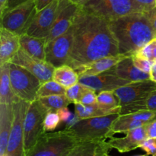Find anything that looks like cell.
Instances as JSON below:
<instances>
[{
    "mask_svg": "<svg viewBox=\"0 0 156 156\" xmlns=\"http://www.w3.org/2000/svg\"><path fill=\"white\" fill-rule=\"evenodd\" d=\"M73 47L66 65L83 64L119 53L118 43L106 20L79 9L73 25Z\"/></svg>",
    "mask_w": 156,
    "mask_h": 156,
    "instance_id": "cell-1",
    "label": "cell"
},
{
    "mask_svg": "<svg viewBox=\"0 0 156 156\" xmlns=\"http://www.w3.org/2000/svg\"><path fill=\"white\" fill-rule=\"evenodd\" d=\"M108 23L120 54L132 56L156 37L147 12H134Z\"/></svg>",
    "mask_w": 156,
    "mask_h": 156,
    "instance_id": "cell-2",
    "label": "cell"
},
{
    "mask_svg": "<svg viewBox=\"0 0 156 156\" xmlns=\"http://www.w3.org/2000/svg\"><path fill=\"white\" fill-rule=\"evenodd\" d=\"M120 114H111L101 117L78 120L66 127L79 142L106 140L113 137L111 129Z\"/></svg>",
    "mask_w": 156,
    "mask_h": 156,
    "instance_id": "cell-3",
    "label": "cell"
},
{
    "mask_svg": "<svg viewBox=\"0 0 156 156\" xmlns=\"http://www.w3.org/2000/svg\"><path fill=\"white\" fill-rule=\"evenodd\" d=\"M79 143L66 129L45 132L25 156H68Z\"/></svg>",
    "mask_w": 156,
    "mask_h": 156,
    "instance_id": "cell-4",
    "label": "cell"
},
{
    "mask_svg": "<svg viewBox=\"0 0 156 156\" xmlns=\"http://www.w3.org/2000/svg\"><path fill=\"white\" fill-rule=\"evenodd\" d=\"M81 10L111 21L134 12H142L132 0H86Z\"/></svg>",
    "mask_w": 156,
    "mask_h": 156,
    "instance_id": "cell-5",
    "label": "cell"
},
{
    "mask_svg": "<svg viewBox=\"0 0 156 156\" xmlns=\"http://www.w3.org/2000/svg\"><path fill=\"white\" fill-rule=\"evenodd\" d=\"M10 81L17 98L30 103L37 100L38 90L42 82L28 70L10 62Z\"/></svg>",
    "mask_w": 156,
    "mask_h": 156,
    "instance_id": "cell-6",
    "label": "cell"
},
{
    "mask_svg": "<svg viewBox=\"0 0 156 156\" xmlns=\"http://www.w3.org/2000/svg\"><path fill=\"white\" fill-rule=\"evenodd\" d=\"M48 111L39 100L30 102L24 122V149L27 154L45 133L44 119Z\"/></svg>",
    "mask_w": 156,
    "mask_h": 156,
    "instance_id": "cell-7",
    "label": "cell"
},
{
    "mask_svg": "<svg viewBox=\"0 0 156 156\" xmlns=\"http://www.w3.org/2000/svg\"><path fill=\"white\" fill-rule=\"evenodd\" d=\"M30 102L18 98L13 103L14 120L5 156H25L24 122Z\"/></svg>",
    "mask_w": 156,
    "mask_h": 156,
    "instance_id": "cell-8",
    "label": "cell"
},
{
    "mask_svg": "<svg viewBox=\"0 0 156 156\" xmlns=\"http://www.w3.org/2000/svg\"><path fill=\"white\" fill-rule=\"evenodd\" d=\"M36 12L34 0H28L11 10L6 11L0 16L1 27L21 36L25 34Z\"/></svg>",
    "mask_w": 156,
    "mask_h": 156,
    "instance_id": "cell-9",
    "label": "cell"
},
{
    "mask_svg": "<svg viewBox=\"0 0 156 156\" xmlns=\"http://www.w3.org/2000/svg\"><path fill=\"white\" fill-rule=\"evenodd\" d=\"M73 27L66 33L47 43L45 60L54 68L66 65L73 47Z\"/></svg>",
    "mask_w": 156,
    "mask_h": 156,
    "instance_id": "cell-10",
    "label": "cell"
},
{
    "mask_svg": "<svg viewBox=\"0 0 156 156\" xmlns=\"http://www.w3.org/2000/svg\"><path fill=\"white\" fill-rule=\"evenodd\" d=\"M59 1L54 0L44 9L37 12L25 34L34 37L47 38L58 15Z\"/></svg>",
    "mask_w": 156,
    "mask_h": 156,
    "instance_id": "cell-11",
    "label": "cell"
},
{
    "mask_svg": "<svg viewBox=\"0 0 156 156\" xmlns=\"http://www.w3.org/2000/svg\"><path fill=\"white\" fill-rule=\"evenodd\" d=\"M156 89V82L152 79L133 82L114 90L120 106L146 100Z\"/></svg>",
    "mask_w": 156,
    "mask_h": 156,
    "instance_id": "cell-12",
    "label": "cell"
},
{
    "mask_svg": "<svg viewBox=\"0 0 156 156\" xmlns=\"http://www.w3.org/2000/svg\"><path fill=\"white\" fill-rule=\"evenodd\" d=\"M11 62L26 69L41 80L42 83L53 79L55 68L46 60L33 57L20 47Z\"/></svg>",
    "mask_w": 156,
    "mask_h": 156,
    "instance_id": "cell-13",
    "label": "cell"
},
{
    "mask_svg": "<svg viewBox=\"0 0 156 156\" xmlns=\"http://www.w3.org/2000/svg\"><path fill=\"white\" fill-rule=\"evenodd\" d=\"M79 9L80 6L69 0H59V12L51 30L46 38L47 43L63 34L72 27Z\"/></svg>",
    "mask_w": 156,
    "mask_h": 156,
    "instance_id": "cell-14",
    "label": "cell"
},
{
    "mask_svg": "<svg viewBox=\"0 0 156 156\" xmlns=\"http://www.w3.org/2000/svg\"><path fill=\"white\" fill-rule=\"evenodd\" d=\"M79 83L95 91L97 94L103 91H113L130 83L129 81L120 79L111 69L94 76L79 77Z\"/></svg>",
    "mask_w": 156,
    "mask_h": 156,
    "instance_id": "cell-15",
    "label": "cell"
},
{
    "mask_svg": "<svg viewBox=\"0 0 156 156\" xmlns=\"http://www.w3.org/2000/svg\"><path fill=\"white\" fill-rule=\"evenodd\" d=\"M126 136L121 138L111 137L108 141L111 149H114L120 153L129 152L140 148L141 143L147 139L145 126L125 133Z\"/></svg>",
    "mask_w": 156,
    "mask_h": 156,
    "instance_id": "cell-16",
    "label": "cell"
},
{
    "mask_svg": "<svg viewBox=\"0 0 156 156\" xmlns=\"http://www.w3.org/2000/svg\"><path fill=\"white\" fill-rule=\"evenodd\" d=\"M126 55L118 54L117 56H107L88 63L83 64L75 69L79 77L83 76H94L106 72L115 66L119 62L126 58Z\"/></svg>",
    "mask_w": 156,
    "mask_h": 156,
    "instance_id": "cell-17",
    "label": "cell"
},
{
    "mask_svg": "<svg viewBox=\"0 0 156 156\" xmlns=\"http://www.w3.org/2000/svg\"><path fill=\"white\" fill-rule=\"evenodd\" d=\"M20 36L9 30L0 29V65L11 62L20 49Z\"/></svg>",
    "mask_w": 156,
    "mask_h": 156,
    "instance_id": "cell-18",
    "label": "cell"
},
{
    "mask_svg": "<svg viewBox=\"0 0 156 156\" xmlns=\"http://www.w3.org/2000/svg\"><path fill=\"white\" fill-rule=\"evenodd\" d=\"M111 70L120 79L130 82L151 79L149 73L141 71L134 65L131 56H126L122 59L115 66L111 68Z\"/></svg>",
    "mask_w": 156,
    "mask_h": 156,
    "instance_id": "cell-19",
    "label": "cell"
},
{
    "mask_svg": "<svg viewBox=\"0 0 156 156\" xmlns=\"http://www.w3.org/2000/svg\"><path fill=\"white\" fill-rule=\"evenodd\" d=\"M111 149L106 140L79 142L68 156H110Z\"/></svg>",
    "mask_w": 156,
    "mask_h": 156,
    "instance_id": "cell-20",
    "label": "cell"
},
{
    "mask_svg": "<svg viewBox=\"0 0 156 156\" xmlns=\"http://www.w3.org/2000/svg\"><path fill=\"white\" fill-rule=\"evenodd\" d=\"M13 120V104H0V156L5 155Z\"/></svg>",
    "mask_w": 156,
    "mask_h": 156,
    "instance_id": "cell-21",
    "label": "cell"
},
{
    "mask_svg": "<svg viewBox=\"0 0 156 156\" xmlns=\"http://www.w3.org/2000/svg\"><path fill=\"white\" fill-rule=\"evenodd\" d=\"M46 38L34 37L27 34L20 36V46L27 54L33 57L45 60L46 58Z\"/></svg>",
    "mask_w": 156,
    "mask_h": 156,
    "instance_id": "cell-22",
    "label": "cell"
},
{
    "mask_svg": "<svg viewBox=\"0 0 156 156\" xmlns=\"http://www.w3.org/2000/svg\"><path fill=\"white\" fill-rule=\"evenodd\" d=\"M18 98L12 89L10 62L0 65V104L12 105Z\"/></svg>",
    "mask_w": 156,
    "mask_h": 156,
    "instance_id": "cell-23",
    "label": "cell"
},
{
    "mask_svg": "<svg viewBox=\"0 0 156 156\" xmlns=\"http://www.w3.org/2000/svg\"><path fill=\"white\" fill-rule=\"evenodd\" d=\"M53 79L65 88H68L79 83V76L73 67L69 65H63L55 68Z\"/></svg>",
    "mask_w": 156,
    "mask_h": 156,
    "instance_id": "cell-24",
    "label": "cell"
},
{
    "mask_svg": "<svg viewBox=\"0 0 156 156\" xmlns=\"http://www.w3.org/2000/svg\"><path fill=\"white\" fill-rule=\"evenodd\" d=\"M97 104L99 108L110 114H120V105L118 98L113 91H103L98 94Z\"/></svg>",
    "mask_w": 156,
    "mask_h": 156,
    "instance_id": "cell-25",
    "label": "cell"
},
{
    "mask_svg": "<svg viewBox=\"0 0 156 156\" xmlns=\"http://www.w3.org/2000/svg\"><path fill=\"white\" fill-rule=\"evenodd\" d=\"M148 124L147 123L140 120L129 118L126 115H120L114 121L111 129V134L114 136L115 133H125L128 131L141 127Z\"/></svg>",
    "mask_w": 156,
    "mask_h": 156,
    "instance_id": "cell-26",
    "label": "cell"
},
{
    "mask_svg": "<svg viewBox=\"0 0 156 156\" xmlns=\"http://www.w3.org/2000/svg\"><path fill=\"white\" fill-rule=\"evenodd\" d=\"M75 114L78 120L91 118V117H101V116L108 115L110 114L108 111H105L99 108L98 104L93 105H84L82 103L74 104Z\"/></svg>",
    "mask_w": 156,
    "mask_h": 156,
    "instance_id": "cell-27",
    "label": "cell"
},
{
    "mask_svg": "<svg viewBox=\"0 0 156 156\" xmlns=\"http://www.w3.org/2000/svg\"><path fill=\"white\" fill-rule=\"evenodd\" d=\"M38 100L48 111H58L62 108H67L71 104L66 94H54L40 98Z\"/></svg>",
    "mask_w": 156,
    "mask_h": 156,
    "instance_id": "cell-28",
    "label": "cell"
},
{
    "mask_svg": "<svg viewBox=\"0 0 156 156\" xmlns=\"http://www.w3.org/2000/svg\"><path fill=\"white\" fill-rule=\"evenodd\" d=\"M66 90V88L52 79L42 83L38 90L37 99L40 98L54 95V94H65Z\"/></svg>",
    "mask_w": 156,
    "mask_h": 156,
    "instance_id": "cell-29",
    "label": "cell"
},
{
    "mask_svg": "<svg viewBox=\"0 0 156 156\" xmlns=\"http://www.w3.org/2000/svg\"><path fill=\"white\" fill-rule=\"evenodd\" d=\"M87 89H88V88H86L79 82V83L71 86L70 88H66L65 94L68 98L69 100L71 101V103L76 104L80 102L82 96L87 91Z\"/></svg>",
    "mask_w": 156,
    "mask_h": 156,
    "instance_id": "cell-30",
    "label": "cell"
},
{
    "mask_svg": "<svg viewBox=\"0 0 156 156\" xmlns=\"http://www.w3.org/2000/svg\"><path fill=\"white\" fill-rule=\"evenodd\" d=\"M135 53L141 57L155 62L156 60V37L149 41L146 45Z\"/></svg>",
    "mask_w": 156,
    "mask_h": 156,
    "instance_id": "cell-31",
    "label": "cell"
},
{
    "mask_svg": "<svg viewBox=\"0 0 156 156\" xmlns=\"http://www.w3.org/2000/svg\"><path fill=\"white\" fill-rule=\"evenodd\" d=\"M60 123V117L57 111H48L44 119V130L45 132H51L56 129Z\"/></svg>",
    "mask_w": 156,
    "mask_h": 156,
    "instance_id": "cell-32",
    "label": "cell"
},
{
    "mask_svg": "<svg viewBox=\"0 0 156 156\" xmlns=\"http://www.w3.org/2000/svg\"><path fill=\"white\" fill-rule=\"evenodd\" d=\"M133 59V62L134 65L140 69L141 71L144 72V73H149L150 74L151 69H152V65H153V62L152 61L149 60V59H146L145 58L141 57V56H138L136 53L131 56Z\"/></svg>",
    "mask_w": 156,
    "mask_h": 156,
    "instance_id": "cell-33",
    "label": "cell"
},
{
    "mask_svg": "<svg viewBox=\"0 0 156 156\" xmlns=\"http://www.w3.org/2000/svg\"><path fill=\"white\" fill-rule=\"evenodd\" d=\"M58 114H59V117H60L61 123H64L66 124V127L71 126L72 124L76 122L78 120L77 117H76V114H73L67 108H62V109L59 110L57 111Z\"/></svg>",
    "mask_w": 156,
    "mask_h": 156,
    "instance_id": "cell-34",
    "label": "cell"
},
{
    "mask_svg": "<svg viewBox=\"0 0 156 156\" xmlns=\"http://www.w3.org/2000/svg\"><path fill=\"white\" fill-rule=\"evenodd\" d=\"M140 148L146 152L148 155H154L156 154V140L147 138L141 143Z\"/></svg>",
    "mask_w": 156,
    "mask_h": 156,
    "instance_id": "cell-35",
    "label": "cell"
},
{
    "mask_svg": "<svg viewBox=\"0 0 156 156\" xmlns=\"http://www.w3.org/2000/svg\"><path fill=\"white\" fill-rule=\"evenodd\" d=\"M142 12H149L155 9L156 0H132Z\"/></svg>",
    "mask_w": 156,
    "mask_h": 156,
    "instance_id": "cell-36",
    "label": "cell"
},
{
    "mask_svg": "<svg viewBox=\"0 0 156 156\" xmlns=\"http://www.w3.org/2000/svg\"><path fill=\"white\" fill-rule=\"evenodd\" d=\"M97 97L98 94L93 90L88 88L87 91L82 96L80 101V103L84 105H93L97 104Z\"/></svg>",
    "mask_w": 156,
    "mask_h": 156,
    "instance_id": "cell-37",
    "label": "cell"
},
{
    "mask_svg": "<svg viewBox=\"0 0 156 156\" xmlns=\"http://www.w3.org/2000/svg\"><path fill=\"white\" fill-rule=\"evenodd\" d=\"M147 138L155 139L156 140V120L145 125Z\"/></svg>",
    "mask_w": 156,
    "mask_h": 156,
    "instance_id": "cell-38",
    "label": "cell"
},
{
    "mask_svg": "<svg viewBox=\"0 0 156 156\" xmlns=\"http://www.w3.org/2000/svg\"><path fill=\"white\" fill-rule=\"evenodd\" d=\"M53 1L54 0H34L37 12H39V11L44 9Z\"/></svg>",
    "mask_w": 156,
    "mask_h": 156,
    "instance_id": "cell-39",
    "label": "cell"
},
{
    "mask_svg": "<svg viewBox=\"0 0 156 156\" xmlns=\"http://www.w3.org/2000/svg\"><path fill=\"white\" fill-rule=\"evenodd\" d=\"M27 1H28V0H8L7 5H6V9H5V12L6 11L11 10V9H14V8L20 5L23 4V3L26 2Z\"/></svg>",
    "mask_w": 156,
    "mask_h": 156,
    "instance_id": "cell-40",
    "label": "cell"
},
{
    "mask_svg": "<svg viewBox=\"0 0 156 156\" xmlns=\"http://www.w3.org/2000/svg\"><path fill=\"white\" fill-rule=\"evenodd\" d=\"M147 15L149 18V21H150L151 24H152V27L155 30L156 33V6L155 9H152L150 12H147Z\"/></svg>",
    "mask_w": 156,
    "mask_h": 156,
    "instance_id": "cell-41",
    "label": "cell"
},
{
    "mask_svg": "<svg viewBox=\"0 0 156 156\" xmlns=\"http://www.w3.org/2000/svg\"><path fill=\"white\" fill-rule=\"evenodd\" d=\"M150 79L152 81L156 82V60L153 62V65H152V69L150 72Z\"/></svg>",
    "mask_w": 156,
    "mask_h": 156,
    "instance_id": "cell-42",
    "label": "cell"
},
{
    "mask_svg": "<svg viewBox=\"0 0 156 156\" xmlns=\"http://www.w3.org/2000/svg\"><path fill=\"white\" fill-rule=\"evenodd\" d=\"M7 2L8 0H0V16H2L5 11Z\"/></svg>",
    "mask_w": 156,
    "mask_h": 156,
    "instance_id": "cell-43",
    "label": "cell"
},
{
    "mask_svg": "<svg viewBox=\"0 0 156 156\" xmlns=\"http://www.w3.org/2000/svg\"><path fill=\"white\" fill-rule=\"evenodd\" d=\"M69 1L72 2L73 3H74V4H76L78 5L81 6L85 1H86V0H69Z\"/></svg>",
    "mask_w": 156,
    "mask_h": 156,
    "instance_id": "cell-44",
    "label": "cell"
},
{
    "mask_svg": "<svg viewBox=\"0 0 156 156\" xmlns=\"http://www.w3.org/2000/svg\"><path fill=\"white\" fill-rule=\"evenodd\" d=\"M136 156H148V155H136Z\"/></svg>",
    "mask_w": 156,
    "mask_h": 156,
    "instance_id": "cell-45",
    "label": "cell"
},
{
    "mask_svg": "<svg viewBox=\"0 0 156 156\" xmlns=\"http://www.w3.org/2000/svg\"><path fill=\"white\" fill-rule=\"evenodd\" d=\"M152 156H156V154H155V155H152Z\"/></svg>",
    "mask_w": 156,
    "mask_h": 156,
    "instance_id": "cell-46",
    "label": "cell"
}]
</instances>
